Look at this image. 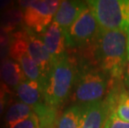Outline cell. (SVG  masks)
Here are the masks:
<instances>
[{"mask_svg": "<svg viewBox=\"0 0 129 128\" xmlns=\"http://www.w3.org/2000/svg\"><path fill=\"white\" fill-rule=\"evenodd\" d=\"M96 62L113 80H120L129 62V34L120 30H102L95 40Z\"/></svg>", "mask_w": 129, "mask_h": 128, "instance_id": "obj_1", "label": "cell"}, {"mask_svg": "<svg viewBox=\"0 0 129 128\" xmlns=\"http://www.w3.org/2000/svg\"><path fill=\"white\" fill-rule=\"evenodd\" d=\"M78 67L76 58L68 53L53 59L43 88L47 105L57 109L66 102L73 92Z\"/></svg>", "mask_w": 129, "mask_h": 128, "instance_id": "obj_2", "label": "cell"}, {"mask_svg": "<svg viewBox=\"0 0 129 128\" xmlns=\"http://www.w3.org/2000/svg\"><path fill=\"white\" fill-rule=\"evenodd\" d=\"M109 77L99 67L79 66L72 98L78 105L102 100L108 91Z\"/></svg>", "mask_w": 129, "mask_h": 128, "instance_id": "obj_3", "label": "cell"}, {"mask_svg": "<svg viewBox=\"0 0 129 128\" xmlns=\"http://www.w3.org/2000/svg\"><path fill=\"white\" fill-rule=\"evenodd\" d=\"M102 30H120L129 34V0L86 1Z\"/></svg>", "mask_w": 129, "mask_h": 128, "instance_id": "obj_4", "label": "cell"}, {"mask_svg": "<svg viewBox=\"0 0 129 128\" xmlns=\"http://www.w3.org/2000/svg\"><path fill=\"white\" fill-rule=\"evenodd\" d=\"M61 1L57 0H29L18 1L23 9V22L26 28L34 33H43L53 23L54 15Z\"/></svg>", "mask_w": 129, "mask_h": 128, "instance_id": "obj_5", "label": "cell"}, {"mask_svg": "<svg viewBox=\"0 0 129 128\" xmlns=\"http://www.w3.org/2000/svg\"><path fill=\"white\" fill-rule=\"evenodd\" d=\"M99 32L95 16L87 6L79 15L65 35L67 48H81L94 43Z\"/></svg>", "mask_w": 129, "mask_h": 128, "instance_id": "obj_6", "label": "cell"}, {"mask_svg": "<svg viewBox=\"0 0 129 128\" xmlns=\"http://www.w3.org/2000/svg\"><path fill=\"white\" fill-rule=\"evenodd\" d=\"M112 91L104 100H100L81 107V128H104L109 116L116 108L119 92Z\"/></svg>", "mask_w": 129, "mask_h": 128, "instance_id": "obj_7", "label": "cell"}, {"mask_svg": "<svg viewBox=\"0 0 129 128\" xmlns=\"http://www.w3.org/2000/svg\"><path fill=\"white\" fill-rule=\"evenodd\" d=\"M24 29H25L27 43H28V53L30 58L36 62L46 80L47 76L51 69L53 59L39 36H37L28 28H25Z\"/></svg>", "mask_w": 129, "mask_h": 128, "instance_id": "obj_8", "label": "cell"}, {"mask_svg": "<svg viewBox=\"0 0 129 128\" xmlns=\"http://www.w3.org/2000/svg\"><path fill=\"white\" fill-rule=\"evenodd\" d=\"M87 8V4L86 2L68 0L61 1V4L54 15L53 22L58 24L66 35L71 26Z\"/></svg>", "mask_w": 129, "mask_h": 128, "instance_id": "obj_9", "label": "cell"}, {"mask_svg": "<svg viewBox=\"0 0 129 128\" xmlns=\"http://www.w3.org/2000/svg\"><path fill=\"white\" fill-rule=\"evenodd\" d=\"M53 59L59 58L66 53V38L62 29L58 24L53 22L43 33L38 35Z\"/></svg>", "mask_w": 129, "mask_h": 128, "instance_id": "obj_10", "label": "cell"}, {"mask_svg": "<svg viewBox=\"0 0 129 128\" xmlns=\"http://www.w3.org/2000/svg\"><path fill=\"white\" fill-rule=\"evenodd\" d=\"M21 66L12 58H7L0 62V84L10 89L16 88L26 80Z\"/></svg>", "mask_w": 129, "mask_h": 128, "instance_id": "obj_11", "label": "cell"}, {"mask_svg": "<svg viewBox=\"0 0 129 128\" xmlns=\"http://www.w3.org/2000/svg\"><path fill=\"white\" fill-rule=\"evenodd\" d=\"M15 92L18 99L31 107L45 102L43 88L38 81L26 79L16 88Z\"/></svg>", "mask_w": 129, "mask_h": 128, "instance_id": "obj_12", "label": "cell"}, {"mask_svg": "<svg viewBox=\"0 0 129 128\" xmlns=\"http://www.w3.org/2000/svg\"><path fill=\"white\" fill-rule=\"evenodd\" d=\"M32 108L39 120L40 128H57L58 121L57 118V109L47 105L45 102L40 103Z\"/></svg>", "mask_w": 129, "mask_h": 128, "instance_id": "obj_13", "label": "cell"}, {"mask_svg": "<svg viewBox=\"0 0 129 128\" xmlns=\"http://www.w3.org/2000/svg\"><path fill=\"white\" fill-rule=\"evenodd\" d=\"M23 22V11L21 8L10 7L3 12L0 17V26L4 27L8 31L13 32Z\"/></svg>", "mask_w": 129, "mask_h": 128, "instance_id": "obj_14", "label": "cell"}, {"mask_svg": "<svg viewBox=\"0 0 129 128\" xmlns=\"http://www.w3.org/2000/svg\"><path fill=\"white\" fill-rule=\"evenodd\" d=\"M57 128H81V107L71 106L62 112L58 119Z\"/></svg>", "mask_w": 129, "mask_h": 128, "instance_id": "obj_15", "label": "cell"}, {"mask_svg": "<svg viewBox=\"0 0 129 128\" xmlns=\"http://www.w3.org/2000/svg\"><path fill=\"white\" fill-rule=\"evenodd\" d=\"M33 111V108L30 106L22 102L13 103L8 107L4 116L6 126L28 117Z\"/></svg>", "mask_w": 129, "mask_h": 128, "instance_id": "obj_16", "label": "cell"}, {"mask_svg": "<svg viewBox=\"0 0 129 128\" xmlns=\"http://www.w3.org/2000/svg\"><path fill=\"white\" fill-rule=\"evenodd\" d=\"M114 113L121 120L129 122V93L127 91L119 93Z\"/></svg>", "mask_w": 129, "mask_h": 128, "instance_id": "obj_17", "label": "cell"}, {"mask_svg": "<svg viewBox=\"0 0 129 128\" xmlns=\"http://www.w3.org/2000/svg\"><path fill=\"white\" fill-rule=\"evenodd\" d=\"M7 128H40L39 120L34 111L30 114L28 117L24 118L14 123L7 125Z\"/></svg>", "mask_w": 129, "mask_h": 128, "instance_id": "obj_18", "label": "cell"}, {"mask_svg": "<svg viewBox=\"0 0 129 128\" xmlns=\"http://www.w3.org/2000/svg\"><path fill=\"white\" fill-rule=\"evenodd\" d=\"M104 128H129V122L118 118L113 111L109 116Z\"/></svg>", "mask_w": 129, "mask_h": 128, "instance_id": "obj_19", "label": "cell"}, {"mask_svg": "<svg viewBox=\"0 0 129 128\" xmlns=\"http://www.w3.org/2000/svg\"><path fill=\"white\" fill-rule=\"evenodd\" d=\"M10 90L3 84H0V116L4 112L7 103L9 102Z\"/></svg>", "mask_w": 129, "mask_h": 128, "instance_id": "obj_20", "label": "cell"}, {"mask_svg": "<svg viewBox=\"0 0 129 128\" xmlns=\"http://www.w3.org/2000/svg\"><path fill=\"white\" fill-rule=\"evenodd\" d=\"M12 34L4 27L0 26V47L9 46L12 41Z\"/></svg>", "mask_w": 129, "mask_h": 128, "instance_id": "obj_21", "label": "cell"}, {"mask_svg": "<svg viewBox=\"0 0 129 128\" xmlns=\"http://www.w3.org/2000/svg\"><path fill=\"white\" fill-rule=\"evenodd\" d=\"M9 50H10V45L4 46V47H0V62L9 58L8 57H9Z\"/></svg>", "mask_w": 129, "mask_h": 128, "instance_id": "obj_22", "label": "cell"}, {"mask_svg": "<svg viewBox=\"0 0 129 128\" xmlns=\"http://www.w3.org/2000/svg\"><path fill=\"white\" fill-rule=\"evenodd\" d=\"M12 1H8V0H0V10H6L10 6H13Z\"/></svg>", "mask_w": 129, "mask_h": 128, "instance_id": "obj_23", "label": "cell"}, {"mask_svg": "<svg viewBox=\"0 0 129 128\" xmlns=\"http://www.w3.org/2000/svg\"><path fill=\"white\" fill-rule=\"evenodd\" d=\"M124 83L126 87L129 89V62H127V67H126L124 72Z\"/></svg>", "mask_w": 129, "mask_h": 128, "instance_id": "obj_24", "label": "cell"}]
</instances>
